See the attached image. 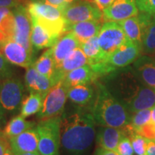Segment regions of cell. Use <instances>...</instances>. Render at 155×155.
Returning <instances> with one entry per match:
<instances>
[{
  "label": "cell",
  "instance_id": "obj_19",
  "mask_svg": "<svg viewBox=\"0 0 155 155\" xmlns=\"http://www.w3.org/2000/svg\"><path fill=\"white\" fill-rule=\"evenodd\" d=\"M96 96V90L91 83L78 85L69 88L68 99L78 107L90 108Z\"/></svg>",
  "mask_w": 155,
  "mask_h": 155
},
{
  "label": "cell",
  "instance_id": "obj_33",
  "mask_svg": "<svg viewBox=\"0 0 155 155\" xmlns=\"http://www.w3.org/2000/svg\"><path fill=\"white\" fill-rule=\"evenodd\" d=\"M12 76H13V71L9 63L0 53V78L4 81Z\"/></svg>",
  "mask_w": 155,
  "mask_h": 155
},
{
  "label": "cell",
  "instance_id": "obj_41",
  "mask_svg": "<svg viewBox=\"0 0 155 155\" xmlns=\"http://www.w3.org/2000/svg\"><path fill=\"white\" fill-rule=\"evenodd\" d=\"M6 125V111L0 104V127H2Z\"/></svg>",
  "mask_w": 155,
  "mask_h": 155
},
{
  "label": "cell",
  "instance_id": "obj_49",
  "mask_svg": "<svg viewBox=\"0 0 155 155\" xmlns=\"http://www.w3.org/2000/svg\"><path fill=\"white\" fill-rule=\"evenodd\" d=\"M154 19H155V15H154Z\"/></svg>",
  "mask_w": 155,
  "mask_h": 155
},
{
  "label": "cell",
  "instance_id": "obj_45",
  "mask_svg": "<svg viewBox=\"0 0 155 155\" xmlns=\"http://www.w3.org/2000/svg\"><path fill=\"white\" fill-rule=\"evenodd\" d=\"M4 155H15V154H14V152H12V150H11V148H9L8 150L6 151Z\"/></svg>",
  "mask_w": 155,
  "mask_h": 155
},
{
  "label": "cell",
  "instance_id": "obj_42",
  "mask_svg": "<svg viewBox=\"0 0 155 155\" xmlns=\"http://www.w3.org/2000/svg\"><path fill=\"white\" fill-rule=\"evenodd\" d=\"M7 39H8L7 38V36H6L5 34H3L2 32H0V52H1V50L2 48L3 45L5 43V42L6 41Z\"/></svg>",
  "mask_w": 155,
  "mask_h": 155
},
{
  "label": "cell",
  "instance_id": "obj_12",
  "mask_svg": "<svg viewBox=\"0 0 155 155\" xmlns=\"http://www.w3.org/2000/svg\"><path fill=\"white\" fill-rule=\"evenodd\" d=\"M31 17L48 22H59L65 20L61 9L46 3L44 0H30L26 5Z\"/></svg>",
  "mask_w": 155,
  "mask_h": 155
},
{
  "label": "cell",
  "instance_id": "obj_43",
  "mask_svg": "<svg viewBox=\"0 0 155 155\" xmlns=\"http://www.w3.org/2000/svg\"><path fill=\"white\" fill-rule=\"evenodd\" d=\"M151 121L155 124V106L152 108V114H151Z\"/></svg>",
  "mask_w": 155,
  "mask_h": 155
},
{
  "label": "cell",
  "instance_id": "obj_34",
  "mask_svg": "<svg viewBox=\"0 0 155 155\" xmlns=\"http://www.w3.org/2000/svg\"><path fill=\"white\" fill-rule=\"evenodd\" d=\"M138 134L149 140H155V124L152 121L149 122L139 129Z\"/></svg>",
  "mask_w": 155,
  "mask_h": 155
},
{
  "label": "cell",
  "instance_id": "obj_48",
  "mask_svg": "<svg viewBox=\"0 0 155 155\" xmlns=\"http://www.w3.org/2000/svg\"><path fill=\"white\" fill-rule=\"evenodd\" d=\"M83 1H88V2H94L93 0H83Z\"/></svg>",
  "mask_w": 155,
  "mask_h": 155
},
{
  "label": "cell",
  "instance_id": "obj_14",
  "mask_svg": "<svg viewBox=\"0 0 155 155\" xmlns=\"http://www.w3.org/2000/svg\"><path fill=\"white\" fill-rule=\"evenodd\" d=\"M25 83L29 92L39 93L43 97V99L50 89L54 86L51 79L40 74L33 65L27 68L25 75Z\"/></svg>",
  "mask_w": 155,
  "mask_h": 155
},
{
  "label": "cell",
  "instance_id": "obj_7",
  "mask_svg": "<svg viewBox=\"0 0 155 155\" xmlns=\"http://www.w3.org/2000/svg\"><path fill=\"white\" fill-rule=\"evenodd\" d=\"M62 14L68 24L89 20L104 22L103 12L91 2L78 0L65 7Z\"/></svg>",
  "mask_w": 155,
  "mask_h": 155
},
{
  "label": "cell",
  "instance_id": "obj_24",
  "mask_svg": "<svg viewBox=\"0 0 155 155\" xmlns=\"http://www.w3.org/2000/svg\"><path fill=\"white\" fill-rule=\"evenodd\" d=\"M34 67L40 74L51 79L55 84L56 65L53 55V50L49 48L39 57L33 64Z\"/></svg>",
  "mask_w": 155,
  "mask_h": 155
},
{
  "label": "cell",
  "instance_id": "obj_47",
  "mask_svg": "<svg viewBox=\"0 0 155 155\" xmlns=\"http://www.w3.org/2000/svg\"><path fill=\"white\" fill-rule=\"evenodd\" d=\"M2 80L1 78H0V91H1V88H2Z\"/></svg>",
  "mask_w": 155,
  "mask_h": 155
},
{
  "label": "cell",
  "instance_id": "obj_30",
  "mask_svg": "<svg viewBox=\"0 0 155 155\" xmlns=\"http://www.w3.org/2000/svg\"><path fill=\"white\" fill-rule=\"evenodd\" d=\"M131 144L137 155H147V144L149 139L145 138L138 133H134L129 135Z\"/></svg>",
  "mask_w": 155,
  "mask_h": 155
},
{
  "label": "cell",
  "instance_id": "obj_4",
  "mask_svg": "<svg viewBox=\"0 0 155 155\" xmlns=\"http://www.w3.org/2000/svg\"><path fill=\"white\" fill-rule=\"evenodd\" d=\"M69 88L64 78L55 83L45 96L42 108L37 114V118L43 120L62 116L68 98Z\"/></svg>",
  "mask_w": 155,
  "mask_h": 155
},
{
  "label": "cell",
  "instance_id": "obj_37",
  "mask_svg": "<svg viewBox=\"0 0 155 155\" xmlns=\"http://www.w3.org/2000/svg\"><path fill=\"white\" fill-rule=\"evenodd\" d=\"M114 1L115 0H93L95 5L102 12L105 9L108 8L109 6H111Z\"/></svg>",
  "mask_w": 155,
  "mask_h": 155
},
{
  "label": "cell",
  "instance_id": "obj_36",
  "mask_svg": "<svg viewBox=\"0 0 155 155\" xmlns=\"http://www.w3.org/2000/svg\"><path fill=\"white\" fill-rule=\"evenodd\" d=\"M30 0H0V7L14 8L20 5L26 6Z\"/></svg>",
  "mask_w": 155,
  "mask_h": 155
},
{
  "label": "cell",
  "instance_id": "obj_44",
  "mask_svg": "<svg viewBox=\"0 0 155 155\" xmlns=\"http://www.w3.org/2000/svg\"><path fill=\"white\" fill-rule=\"evenodd\" d=\"M17 155H40L39 152H25V153H21V154H18Z\"/></svg>",
  "mask_w": 155,
  "mask_h": 155
},
{
  "label": "cell",
  "instance_id": "obj_2",
  "mask_svg": "<svg viewBox=\"0 0 155 155\" xmlns=\"http://www.w3.org/2000/svg\"><path fill=\"white\" fill-rule=\"evenodd\" d=\"M96 83V96L90 107L96 124L100 127H125L129 124L131 114L104 84Z\"/></svg>",
  "mask_w": 155,
  "mask_h": 155
},
{
  "label": "cell",
  "instance_id": "obj_40",
  "mask_svg": "<svg viewBox=\"0 0 155 155\" xmlns=\"http://www.w3.org/2000/svg\"><path fill=\"white\" fill-rule=\"evenodd\" d=\"M147 155H155V140H149L147 144Z\"/></svg>",
  "mask_w": 155,
  "mask_h": 155
},
{
  "label": "cell",
  "instance_id": "obj_46",
  "mask_svg": "<svg viewBox=\"0 0 155 155\" xmlns=\"http://www.w3.org/2000/svg\"><path fill=\"white\" fill-rule=\"evenodd\" d=\"M1 128H2V127H0V137H5V135H4L3 130H2Z\"/></svg>",
  "mask_w": 155,
  "mask_h": 155
},
{
  "label": "cell",
  "instance_id": "obj_50",
  "mask_svg": "<svg viewBox=\"0 0 155 155\" xmlns=\"http://www.w3.org/2000/svg\"><path fill=\"white\" fill-rule=\"evenodd\" d=\"M154 62H155V58H154Z\"/></svg>",
  "mask_w": 155,
  "mask_h": 155
},
{
  "label": "cell",
  "instance_id": "obj_26",
  "mask_svg": "<svg viewBox=\"0 0 155 155\" xmlns=\"http://www.w3.org/2000/svg\"><path fill=\"white\" fill-rule=\"evenodd\" d=\"M121 25L124 32L129 40L141 45L142 30L138 17H131L117 22Z\"/></svg>",
  "mask_w": 155,
  "mask_h": 155
},
{
  "label": "cell",
  "instance_id": "obj_8",
  "mask_svg": "<svg viewBox=\"0 0 155 155\" xmlns=\"http://www.w3.org/2000/svg\"><path fill=\"white\" fill-rule=\"evenodd\" d=\"M12 11L15 20L12 39L22 45L30 53L34 55L35 50L30 40L32 20L26 6L20 5L12 8Z\"/></svg>",
  "mask_w": 155,
  "mask_h": 155
},
{
  "label": "cell",
  "instance_id": "obj_1",
  "mask_svg": "<svg viewBox=\"0 0 155 155\" xmlns=\"http://www.w3.org/2000/svg\"><path fill=\"white\" fill-rule=\"evenodd\" d=\"M90 108L78 107L61 120V147L67 155H86L96 136Z\"/></svg>",
  "mask_w": 155,
  "mask_h": 155
},
{
  "label": "cell",
  "instance_id": "obj_10",
  "mask_svg": "<svg viewBox=\"0 0 155 155\" xmlns=\"http://www.w3.org/2000/svg\"><path fill=\"white\" fill-rule=\"evenodd\" d=\"M142 48L140 45L128 40L106 59V62L116 68H124L140 57Z\"/></svg>",
  "mask_w": 155,
  "mask_h": 155
},
{
  "label": "cell",
  "instance_id": "obj_20",
  "mask_svg": "<svg viewBox=\"0 0 155 155\" xmlns=\"http://www.w3.org/2000/svg\"><path fill=\"white\" fill-rule=\"evenodd\" d=\"M134 71L141 82L155 91V62L148 56L139 57L134 62Z\"/></svg>",
  "mask_w": 155,
  "mask_h": 155
},
{
  "label": "cell",
  "instance_id": "obj_28",
  "mask_svg": "<svg viewBox=\"0 0 155 155\" xmlns=\"http://www.w3.org/2000/svg\"><path fill=\"white\" fill-rule=\"evenodd\" d=\"M141 48L142 53L145 55L155 54V19L154 17L142 31Z\"/></svg>",
  "mask_w": 155,
  "mask_h": 155
},
{
  "label": "cell",
  "instance_id": "obj_39",
  "mask_svg": "<svg viewBox=\"0 0 155 155\" xmlns=\"http://www.w3.org/2000/svg\"><path fill=\"white\" fill-rule=\"evenodd\" d=\"M94 155H119V154L116 151L106 150V149L98 147L96 150Z\"/></svg>",
  "mask_w": 155,
  "mask_h": 155
},
{
  "label": "cell",
  "instance_id": "obj_32",
  "mask_svg": "<svg viewBox=\"0 0 155 155\" xmlns=\"http://www.w3.org/2000/svg\"><path fill=\"white\" fill-rule=\"evenodd\" d=\"M136 3L140 12L155 15V0H136Z\"/></svg>",
  "mask_w": 155,
  "mask_h": 155
},
{
  "label": "cell",
  "instance_id": "obj_16",
  "mask_svg": "<svg viewBox=\"0 0 155 155\" xmlns=\"http://www.w3.org/2000/svg\"><path fill=\"white\" fill-rule=\"evenodd\" d=\"M127 136L124 128L101 127L96 133V141L99 147L116 151L122 137Z\"/></svg>",
  "mask_w": 155,
  "mask_h": 155
},
{
  "label": "cell",
  "instance_id": "obj_6",
  "mask_svg": "<svg viewBox=\"0 0 155 155\" xmlns=\"http://www.w3.org/2000/svg\"><path fill=\"white\" fill-rule=\"evenodd\" d=\"M98 42L106 60L129 39L117 22H104L98 33Z\"/></svg>",
  "mask_w": 155,
  "mask_h": 155
},
{
  "label": "cell",
  "instance_id": "obj_27",
  "mask_svg": "<svg viewBox=\"0 0 155 155\" xmlns=\"http://www.w3.org/2000/svg\"><path fill=\"white\" fill-rule=\"evenodd\" d=\"M43 97L37 92H30V94L22 100L20 108V115L27 118L38 114L42 108Z\"/></svg>",
  "mask_w": 155,
  "mask_h": 155
},
{
  "label": "cell",
  "instance_id": "obj_22",
  "mask_svg": "<svg viewBox=\"0 0 155 155\" xmlns=\"http://www.w3.org/2000/svg\"><path fill=\"white\" fill-rule=\"evenodd\" d=\"M96 78V75L88 65L70 71L64 76V81L69 88L78 85L89 84L95 82Z\"/></svg>",
  "mask_w": 155,
  "mask_h": 155
},
{
  "label": "cell",
  "instance_id": "obj_29",
  "mask_svg": "<svg viewBox=\"0 0 155 155\" xmlns=\"http://www.w3.org/2000/svg\"><path fill=\"white\" fill-rule=\"evenodd\" d=\"M14 13L12 8L0 7V32L12 38L14 28Z\"/></svg>",
  "mask_w": 155,
  "mask_h": 155
},
{
  "label": "cell",
  "instance_id": "obj_38",
  "mask_svg": "<svg viewBox=\"0 0 155 155\" xmlns=\"http://www.w3.org/2000/svg\"><path fill=\"white\" fill-rule=\"evenodd\" d=\"M9 148H10L9 139L5 137H0V155H4Z\"/></svg>",
  "mask_w": 155,
  "mask_h": 155
},
{
  "label": "cell",
  "instance_id": "obj_18",
  "mask_svg": "<svg viewBox=\"0 0 155 155\" xmlns=\"http://www.w3.org/2000/svg\"><path fill=\"white\" fill-rule=\"evenodd\" d=\"M78 47H80V42L71 32H65L58 39L51 48L56 68L71 51Z\"/></svg>",
  "mask_w": 155,
  "mask_h": 155
},
{
  "label": "cell",
  "instance_id": "obj_21",
  "mask_svg": "<svg viewBox=\"0 0 155 155\" xmlns=\"http://www.w3.org/2000/svg\"><path fill=\"white\" fill-rule=\"evenodd\" d=\"M102 22L101 21L89 20L74 24H68L66 32H72L81 44L89 38L98 35Z\"/></svg>",
  "mask_w": 155,
  "mask_h": 155
},
{
  "label": "cell",
  "instance_id": "obj_9",
  "mask_svg": "<svg viewBox=\"0 0 155 155\" xmlns=\"http://www.w3.org/2000/svg\"><path fill=\"white\" fill-rule=\"evenodd\" d=\"M0 53L11 65L28 68L35 63L33 55L12 38L6 40Z\"/></svg>",
  "mask_w": 155,
  "mask_h": 155
},
{
  "label": "cell",
  "instance_id": "obj_13",
  "mask_svg": "<svg viewBox=\"0 0 155 155\" xmlns=\"http://www.w3.org/2000/svg\"><path fill=\"white\" fill-rule=\"evenodd\" d=\"M9 141L11 150L15 155L25 152H38L39 137L36 127L12 137Z\"/></svg>",
  "mask_w": 155,
  "mask_h": 155
},
{
  "label": "cell",
  "instance_id": "obj_11",
  "mask_svg": "<svg viewBox=\"0 0 155 155\" xmlns=\"http://www.w3.org/2000/svg\"><path fill=\"white\" fill-rule=\"evenodd\" d=\"M136 0H115L103 11L104 22H119L139 15Z\"/></svg>",
  "mask_w": 155,
  "mask_h": 155
},
{
  "label": "cell",
  "instance_id": "obj_17",
  "mask_svg": "<svg viewBox=\"0 0 155 155\" xmlns=\"http://www.w3.org/2000/svg\"><path fill=\"white\" fill-rule=\"evenodd\" d=\"M31 20H32V30H31L30 40L35 51L53 47L60 38L54 35L49 30L36 22L35 19L31 18Z\"/></svg>",
  "mask_w": 155,
  "mask_h": 155
},
{
  "label": "cell",
  "instance_id": "obj_15",
  "mask_svg": "<svg viewBox=\"0 0 155 155\" xmlns=\"http://www.w3.org/2000/svg\"><path fill=\"white\" fill-rule=\"evenodd\" d=\"M88 58L82 49L80 47L75 48L65 58L61 65L56 68L55 83L63 79L67 73L88 65Z\"/></svg>",
  "mask_w": 155,
  "mask_h": 155
},
{
  "label": "cell",
  "instance_id": "obj_25",
  "mask_svg": "<svg viewBox=\"0 0 155 155\" xmlns=\"http://www.w3.org/2000/svg\"><path fill=\"white\" fill-rule=\"evenodd\" d=\"M36 124L34 121H27L25 118L19 114L12 118L4 127L3 133L6 138L9 139L12 137L19 135L26 130L34 128Z\"/></svg>",
  "mask_w": 155,
  "mask_h": 155
},
{
  "label": "cell",
  "instance_id": "obj_23",
  "mask_svg": "<svg viewBox=\"0 0 155 155\" xmlns=\"http://www.w3.org/2000/svg\"><path fill=\"white\" fill-rule=\"evenodd\" d=\"M80 48L88 58V65L94 67L98 64L106 62V60L101 50L98 35L89 38L80 44Z\"/></svg>",
  "mask_w": 155,
  "mask_h": 155
},
{
  "label": "cell",
  "instance_id": "obj_35",
  "mask_svg": "<svg viewBox=\"0 0 155 155\" xmlns=\"http://www.w3.org/2000/svg\"><path fill=\"white\" fill-rule=\"evenodd\" d=\"M44 1L46 3L61 9L62 12L68 6L78 1V0H44Z\"/></svg>",
  "mask_w": 155,
  "mask_h": 155
},
{
  "label": "cell",
  "instance_id": "obj_5",
  "mask_svg": "<svg viewBox=\"0 0 155 155\" xmlns=\"http://www.w3.org/2000/svg\"><path fill=\"white\" fill-rule=\"evenodd\" d=\"M24 91V84L19 78L12 76L2 81L0 104L7 113L15 114L20 110Z\"/></svg>",
  "mask_w": 155,
  "mask_h": 155
},
{
  "label": "cell",
  "instance_id": "obj_3",
  "mask_svg": "<svg viewBox=\"0 0 155 155\" xmlns=\"http://www.w3.org/2000/svg\"><path fill=\"white\" fill-rule=\"evenodd\" d=\"M61 116L40 120L36 126L40 155H61Z\"/></svg>",
  "mask_w": 155,
  "mask_h": 155
},
{
  "label": "cell",
  "instance_id": "obj_31",
  "mask_svg": "<svg viewBox=\"0 0 155 155\" xmlns=\"http://www.w3.org/2000/svg\"><path fill=\"white\" fill-rule=\"evenodd\" d=\"M116 152L119 155H134V151L131 139L128 136L122 137L118 144Z\"/></svg>",
  "mask_w": 155,
  "mask_h": 155
}]
</instances>
